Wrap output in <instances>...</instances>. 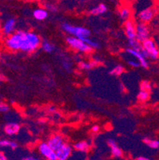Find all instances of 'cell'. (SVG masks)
Here are the masks:
<instances>
[{
    "instance_id": "4316f807",
    "label": "cell",
    "mask_w": 159,
    "mask_h": 160,
    "mask_svg": "<svg viewBox=\"0 0 159 160\" xmlns=\"http://www.w3.org/2000/svg\"><path fill=\"white\" fill-rule=\"evenodd\" d=\"M152 88V85L151 83L149 81H142L140 84V90H144V91H148L150 92Z\"/></svg>"
},
{
    "instance_id": "44dd1931",
    "label": "cell",
    "mask_w": 159,
    "mask_h": 160,
    "mask_svg": "<svg viewBox=\"0 0 159 160\" xmlns=\"http://www.w3.org/2000/svg\"><path fill=\"white\" fill-rule=\"evenodd\" d=\"M41 48L43 50L44 52H46V53H52V52L54 51L55 49V46L54 45L52 44L51 42H49V41L47 40H43L42 41V44H41Z\"/></svg>"
},
{
    "instance_id": "83f0119b",
    "label": "cell",
    "mask_w": 159,
    "mask_h": 160,
    "mask_svg": "<svg viewBox=\"0 0 159 160\" xmlns=\"http://www.w3.org/2000/svg\"><path fill=\"white\" fill-rule=\"evenodd\" d=\"M83 41H84L85 43H87V44L90 47L92 48V49H98V48L100 47V45H99V43L97 42H96V41H93L92 39L89 38L83 39Z\"/></svg>"
},
{
    "instance_id": "30bf717a",
    "label": "cell",
    "mask_w": 159,
    "mask_h": 160,
    "mask_svg": "<svg viewBox=\"0 0 159 160\" xmlns=\"http://www.w3.org/2000/svg\"><path fill=\"white\" fill-rule=\"evenodd\" d=\"M72 152V146L65 142L57 151H56V155L57 160H68L71 156Z\"/></svg>"
},
{
    "instance_id": "8d00e7d4",
    "label": "cell",
    "mask_w": 159,
    "mask_h": 160,
    "mask_svg": "<svg viewBox=\"0 0 159 160\" xmlns=\"http://www.w3.org/2000/svg\"><path fill=\"white\" fill-rule=\"evenodd\" d=\"M0 56H1V53H0Z\"/></svg>"
},
{
    "instance_id": "e0dca14e",
    "label": "cell",
    "mask_w": 159,
    "mask_h": 160,
    "mask_svg": "<svg viewBox=\"0 0 159 160\" xmlns=\"http://www.w3.org/2000/svg\"><path fill=\"white\" fill-rule=\"evenodd\" d=\"M119 17L123 22L127 20L131 19V8L127 6L120 7L119 10Z\"/></svg>"
},
{
    "instance_id": "f1b7e54d",
    "label": "cell",
    "mask_w": 159,
    "mask_h": 160,
    "mask_svg": "<svg viewBox=\"0 0 159 160\" xmlns=\"http://www.w3.org/2000/svg\"><path fill=\"white\" fill-rule=\"evenodd\" d=\"M10 111V106L3 101H0V113H7Z\"/></svg>"
},
{
    "instance_id": "d6a6232c",
    "label": "cell",
    "mask_w": 159,
    "mask_h": 160,
    "mask_svg": "<svg viewBox=\"0 0 159 160\" xmlns=\"http://www.w3.org/2000/svg\"><path fill=\"white\" fill-rule=\"evenodd\" d=\"M0 160H8V158H7V156L2 151H0Z\"/></svg>"
},
{
    "instance_id": "277c9868",
    "label": "cell",
    "mask_w": 159,
    "mask_h": 160,
    "mask_svg": "<svg viewBox=\"0 0 159 160\" xmlns=\"http://www.w3.org/2000/svg\"><path fill=\"white\" fill-rule=\"evenodd\" d=\"M142 48L145 50L147 58L152 60H157L159 58V48L157 47L155 41L151 38L144 41L142 43Z\"/></svg>"
},
{
    "instance_id": "2e32d148",
    "label": "cell",
    "mask_w": 159,
    "mask_h": 160,
    "mask_svg": "<svg viewBox=\"0 0 159 160\" xmlns=\"http://www.w3.org/2000/svg\"><path fill=\"white\" fill-rule=\"evenodd\" d=\"M33 17L37 21H43L46 19L49 15V12L44 7H37L33 11Z\"/></svg>"
},
{
    "instance_id": "e575fe53",
    "label": "cell",
    "mask_w": 159,
    "mask_h": 160,
    "mask_svg": "<svg viewBox=\"0 0 159 160\" xmlns=\"http://www.w3.org/2000/svg\"><path fill=\"white\" fill-rule=\"evenodd\" d=\"M92 1H93V0H81V2H82V3H85V2H92Z\"/></svg>"
},
{
    "instance_id": "1f68e13d",
    "label": "cell",
    "mask_w": 159,
    "mask_h": 160,
    "mask_svg": "<svg viewBox=\"0 0 159 160\" xmlns=\"http://www.w3.org/2000/svg\"><path fill=\"white\" fill-rule=\"evenodd\" d=\"M100 128L99 125H93L92 128V132L96 133V132H98L99 131H100Z\"/></svg>"
},
{
    "instance_id": "ac0fdd59",
    "label": "cell",
    "mask_w": 159,
    "mask_h": 160,
    "mask_svg": "<svg viewBox=\"0 0 159 160\" xmlns=\"http://www.w3.org/2000/svg\"><path fill=\"white\" fill-rule=\"evenodd\" d=\"M100 65V62L97 60H92L90 62H80L78 66L79 69L81 70H90V69L96 68Z\"/></svg>"
},
{
    "instance_id": "ffe728a7",
    "label": "cell",
    "mask_w": 159,
    "mask_h": 160,
    "mask_svg": "<svg viewBox=\"0 0 159 160\" xmlns=\"http://www.w3.org/2000/svg\"><path fill=\"white\" fill-rule=\"evenodd\" d=\"M0 148H11L12 150H15L17 148V143L13 140L0 139Z\"/></svg>"
},
{
    "instance_id": "836d02e7",
    "label": "cell",
    "mask_w": 159,
    "mask_h": 160,
    "mask_svg": "<svg viewBox=\"0 0 159 160\" xmlns=\"http://www.w3.org/2000/svg\"><path fill=\"white\" fill-rule=\"evenodd\" d=\"M135 160H151L150 158H147L145 156H138L137 157V158Z\"/></svg>"
},
{
    "instance_id": "5b68a950",
    "label": "cell",
    "mask_w": 159,
    "mask_h": 160,
    "mask_svg": "<svg viewBox=\"0 0 159 160\" xmlns=\"http://www.w3.org/2000/svg\"><path fill=\"white\" fill-rule=\"evenodd\" d=\"M135 29H136V39L139 42L142 43L144 41L150 38L151 31L147 24L141 22L135 23Z\"/></svg>"
},
{
    "instance_id": "6da1fadb",
    "label": "cell",
    "mask_w": 159,
    "mask_h": 160,
    "mask_svg": "<svg viewBox=\"0 0 159 160\" xmlns=\"http://www.w3.org/2000/svg\"><path fill=\"white\" fill-rule=\"evenodd\" d=\"M42 39L37 33L23 30H16L11 35L6 38L4 45L11 51H22L33 53L41 46Z\"/></svg>"
},
{
    "instance_id": "f546056e",
    "label": "cell",
    "mask_w": 159,
    "mask_h": 160,
    "mask_svg": "<svg viewBox=\"0 0 159 160\" xmlns=\"http://www.w3.org/2000/svg\"><path fill=\"white\" fill-rule=\"evenodd\" d=\"M62 66H63L64 69H65V70L67 71H71V67H72V64H71V62H69V61L68 60H63L62 61Z\"/></svg>"
},
{
    "instance_id": "d590c367",
    "label": "cell",
    "mask_w": 159,
    "mask_h": 160,
    "mask_svg": "<svg viewBox=\"0 0 159 160\" xmlns=\"http://www.w3.org/2000/svg\"><path fill=\"white\" fill-rule=\"evenodd\" d=\"M25 2H35V1H37V0H23Z\"/></svg>"
},
{
    "instance_id": "52a82bcc",
    "label": "cell",
    "mask_w": 159,
    "mask_h": 160,
    "mask_svg": "<svg viewBox=\"0 0 159 160\" xmlns=\"http://www.w3.org/2000/svg\"><path fill=\"white\" fill-rule=\"evenodd\" d=\"M154 15H155V10L151 7H147L138 13V22L147 24L152 21L153 18H154Z\"/></svg>"
},
{
    "instance_id": "7c38bea8",
    "label": "cell",
    "mask_w": 159,
    "mask_h": 160,
    "mask_svg": "<svg viewBox=\"0 0 159 160\" xmlns=\"http://www.w3.org/2000/svg\"><path fill=\"white\" fill-rule=\"evenodd\" d=\"M16 24L17 22L14 18H9L3 22L2 27V32L4 35L8 37L16 31Z\"/></svg>"
},
{
    "instance_id": "7402d4cb",
    "label": "cell",
    "mask_w": 159,
    "mask_h": 160,
    "mask_svg": "<svg viewBox=\"0 0 159 160\" xmlns=\"http://www.w3.org/2000/svg\"><path fill=\"white\" fill-rule=\"evenodd\" d=\"M142 141L150 148H152V149H159V139H151L150 138L146 137L142 139Z\"/></svg>"
},
{
    "instance_id": "d6986e66",
    "label": "cell",
    "mask_w": 159,
    "mask_h": 160,
    "mask_svg": "<svg viewBox=\"0 0 159 160\" xmlns=\"http://www.w3.org/2000/svg\"><path fill=\"white\" fill-rule=\"evenodd\" d=\"M73 148L77 151H81V152H87L90 148V143L87 141L83 140L79 141L76 142L73 145Z\"/></svg>"
},
{
    "instance_id": "8fae6325",
    "label": "cell",
    "mask_w": 159,
    "mask_h": 160,
    "mask_svg": "<svg viewBox=\"0 0 159 160\" xmlns=\"http://www.w3.org/2000/svg\"><path fill=\"white\" fill-rule=\"evenodd\" d=\"M65 142V139L61 134H53L47 140V143L54 151H57Z\"/></svg>"
},
{
    "instance_id": "ba28073f",
    "label": "cell",
    "mask_w": 159,
    "mask_h": 160,
    "mask_svg": "<svg viewBox=\"0 0 159 160\" xmlns=\"http://www.w3.org/2000/svg\"><path fill=\"white\" fill-rule=\"evenodd\" d=\"M126 53H127L128 54H130L131 56H132L133 58H135L140 64V66L142 67L143 69H148L149 67V63L147 62V58H146L143 55V53H142L141 52L137 51L135 49H131V48H127L126 50H125Z\"/></svg>"
},
{
    "instance_id": "484cf974",
    "label": "cell",
    "mask_w": 159,
    "mask_h": 160,
    "mask_svg": "<svg viewBox=\"0 0 159 160\" xmlns=\"http://www.w3.org/2000/svg\"><path fill=\"white\" fill-rule=\"evenodd\" d=\"M123 59H124L125 62H126V63L128 65H130V66H131V67H133V68H138V67L140 66L139 62H138L136 59L131 60V58H128V57L127 56V55L124 57V58H123Z\"/></svg>"
},
{
    "instance_id": "603a6c76",
    "label": "cell",
    "mask_w": 159,
    "mask_h": 160,
    "mask_svg": "<svg viewBox=\"0 0 159 160\" xmlns=\"http://www.w3.org/2000/svg\"><path fill=\"white\" fill-rule=\"evenodd\" d=\"M125 69L124 67L122 65H116V66H114L110 71H109V74L114 77H119V76L122 75L124 72Z\"/></svg>"
},
{
    "instance_id": "5bb4252c",
    "label": "cell",
    "mask_w": 159,
    "mask_h": 160,
    "mask_svg": "<svg viewBox=\"0 0 159 160\" xmlns=\"http://www.w3.org/2000/svg\"><path fill=\"white\" fill-rule=\"evenodd\" d=\"M107 143L110 148L111 152H112V156L115 158H121L122 156V151L119 146L117 142L113 139H108L107 141Z\"/></svg>"
},
{
    "instance_id": "4fadbf2b",
    "label": "cell",
    "mask_w": 159,
    "mask_h": 160,
    "mask_svg": "<svg viewBox=\"0 0 159 160\" xmlns=\"http://www.w3.org/2000/svg\"><path fill=\"white\" fill-rule=\"evenodd\" d=\"M21 126L18 123L14 121L8 122L6 123L3 127V132L6 135L9 136H13L17 135L20 132Z\"/></svg>"
},
{
    "instance_id": "3957f363",
    "label": "cell",
    "mask_w": 159,
    "mask_h": 160,
    "mask_svg": "<svg viewBox=\"0 0 159 160\" xmlns=\"http://www.w3.org/2000/svg\"><path fill=\"white\" fill-rule=\"evenodd\" d=\"M65 41H66L67 45L75 51L83 53H89L92 51V48L84 42L82 39L73 37V36H68Z\"/></svg>"
},
{
    "instance_id": "cb8c5ba5",
    "label": "cell",
    "mask_w": 159,
    "mask_h": 160,
    "mask_svg": "<svg viewBox=\"0 0 159 160\" xmlns=\"http://www.w3.org/2000/svg\"><path fill=\"white\" fill-rule=\"evenodd\" d=\"M150 97H151L150 92L144 91V90H140L138 92V95H137V98H138V101L142 103L147 102V100L150 99Z\"/></svg>"
},
{
    "instance_id": "9c48e42d",
    "label": "cell",
    "mask_w": 159,
    "mask_h": 160,
    "mask_svg": "<svg viewBox=\"0 0 159 160\" xmlns=\"http://www.w3.org/2000/svg\"><path fill=\"white\" fill-rule=\"evenodd\" d=\"M125 35L127 38L128 42H131L136 39V29H135V23L131 19L124 22L123 25Z\"/></svg>"
},
{
    "instance_id": "7a4b0ae2",
    "label": "cell",
    "mask_w": 159,
    "mask_h": 160,
    "mask_svg": "<svg viewBox=\"0 0 159 160\" xmlns=\"http://www.w3.org/2000/svg\"><path fill=\"white\" fill-rule=\"evenodd\" d=\"M61 28L65 32L68 33L70 36L78 38L80 39H84L90 38L91 30L87 27H81V26H73L69 23L65 22L61 25Z\"/></svg>"
},
{
    "instance_id": "8992f818",
    "label": "cell",
    "mask_w": 159,
    "mask_h": 160,
    "mask_svg": "<svg viewBox=\"0 0 159 160\" xmlns=\"http://www.w3.org/2000/svg\"><path fill=\"white\" fill-rule=\"evenodd\" d=\"M39 153L48 160H57L56 151L49 147L47 142H41L37 147Z\"/></svg>"
},
{
    "instance_id": "9a60e30c",
    "label": "cell",
    "mask_w": 159,
    "mask_h": 160,
    "mask_svg": "<svg viewBox=\"0 0 159 160\" xmlns=\"http://www.w3.org/2000/svg\"><path fill=\"white\" fill-rule=\"evenodd\" d=\"M108 11V7L103 2H100L91 8L89 11V14L92 16H100L106 14Z\"/></svg>"
},
{
    "instance_id": "d4e9b609",
    "label": "cell",
    "mask_w": 159,
    "mask_h": 160,
    "mask_svg": "<svg viewBox=\"0 0 159 160\" xmlns=\"http://www.w3.org/2000/svg\"><path fill=\"white\" fill-rule=\"evenodd\" d=\"M44 8L48 11V12L56 13L58 11V7L52 2H46L43 4Z\"/></svg>"
},
{
    "instance_id": "4dcf8cb0",
    "label": "cell",
    "mask_w": 159,
    "mask_h": 160,
    "mask_svg": "<svg viewBox=\"0 0 159 160\" xmlns=\"http://www.w3.org/2000/svg\"><path fill=\"white\" fill-rule=\"evenodd\" d=\"M22 160H42L40 158L36 156H33V155H28V156L24 157L23 158H22Z\"/></svg>"
}]
</instances>
